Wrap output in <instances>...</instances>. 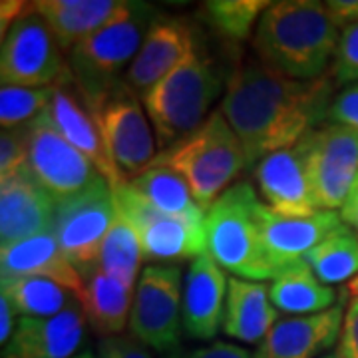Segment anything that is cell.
<instances>
[{
    "label": "cell",
    "mask_w": 358,
    "mask_h": 358,
    "mask_svg": "<svg viewBox=\"0 0 358 358\" xmlns=\"http://www.w3.org/2000/svg\"><path fill=\"white\" fill-rule=\"evenodd\" d=\"M334 96L331 76L294 80L263 62H243L231 70L219 112L243 143L249 167H255L327 124Z\"/></svg>",
    "instance_id": "cell-1"
},
{
    "label": "cell",
    "mask_w": 358,
    "mask_h": 358,
    "mask_svg": "<svg viewBox=\"0 0 358 358\" xmlns=\"http://www.w3.org/2000/svg\"><path fill=\"white\" fill-rule=\"evenodd\" d=\"M341 30L333 24L324 2H271L253 34L259 62L294 80L327 76L336 54Z\"/></svg>",
    "instance_id": "cell-2"
},
{
    "label": "cell",
    "mask_w": 358,
    "mask_h": 358,
    "mask_svg": "<svg viewBox=\"0 0 358 358\" xmlns=\"http://www.w3.org/2000/svg\"><path fill=\"white\" fill-rule=\"evenodd\" d=\"M229 74L231 70L219 64L205 44L195 42L178 68L141 98L159 152L192 134L213 114V103L225 94Z\"/></svg>",
    "instance_id": "cell-3"
},
{
    "label": "cell",
    "mask_w": 358,
    "mask_h": 358,
    "mask_svg": "<svg viewBox=\"0 0 358 358\" xmlns=\"http://www.w3.org/2000/svg\"><path fill=\"white\" fill-rule=\"evenodd\" d=\"M155 18L152 4L126 2L108 24L68 52L70 78L90 112L124 84Z\"/></svg>",
    "instance_id": "cell-4"
},
{
    "label": "cell",
    "mask_w": 358,
    "mask_h": 358,
    "mask_svg": "<svg viewBox=\"0 0 358 358\" xmlns=\"http://www.w3.org/2000/svg\"><path fill=\"white\" fill-rule=\"evenodd\" d=\"M263 201L249 181H237L205 211L207 253L231 277L247 281H273L263 237Z\"/></svg>",
    "instance_id": "cell-5"
},
{
    "label": "cell",
    "mask_w": 358,
    "mask_h": 358,
    "mask_svg": "<svg viewBox=\"0 0 358 358\" xmlns=\"http://www.w3.org/2000/svg\"><path fill=\"white\" fill-rule=\"evenodd\" d=\"M152 166L178 171L205 211L249 169L241 140L219 110L185 138L159 152Z\"/></svg>",
    "instance_id": "cell-6"
},
{
    "label": "cell",
    "mask_w": 358,
    "mask_h": 358,
    "mask_svg": "<svg viewBox=\"0 0 358 358\" xmlns=\"http://www.w3.org/2000/svg\"><path fill=\"white\" fill-rule=\"evenodd\" d=\"M129 334L155 352H176L183 331V271L178 263H150L140 273Z\"/></svg>",
    "instance_id": "cell-7"
},
{
    "label": "cell",
    "mask_w": 358,
    "mask_h": 358,
    "mask_svg": "<svg viewBox=\"0 0 358 358\" xmlns=\"http://www.w3.org/2000/svg\"><path fill=\"white\" fill-rule=\"evenodd\" d=\"M64 50L56 42L48 24L28 4L22 16L2 36L0 82L2 86L50 88L68 72Z\"/></svg>",
    "instance_id": "cell-8"
},
{
    "label": "cell",
    "mask_w": 358,
    "mask_h": 358,
    "mask_svg": "<svg viewBox=\"0 0 358 358\" xmlns=\"http://www.w3.org/2000/svg\"><path fill=\"white\" fill-rule=\"evenodd\" d=\"M92 114L102 131L108 155L124 183L152 167L159 154L154 126L141 98L126 86V82Z\"/></svg>",
    "instance_id": "cell-9"
},
{
    "label": "cell",
    "mask_w": 358,
    "mask_h": 358,
    "mask_svg": "<svg viewBox=\"0 0 358 358\" xmlns=\"http://www.w3.org/2000/svg\"><path fill=\"white\" fill-rule=\"evenodd\" d=\"M317 209L336 211L358 176V131L327 122L296 143Z\"/></svg>",
    "instance_id": "cell-10"
},
{
    "label": "cell",
    "mask_w": 358,
    "mask_h": 358,
    "mask_svg": "<svg viewBox=\"0 0 358 358\" xmlns=\"http://www.w3.org/2000/svg\"><path fill=\"white\" fill-rule=\"evenodd\" d=\"M26 169L56 203L76 197L102 181L100 171L54 128L48 110L26 126Z\"/></svg>",
    "instance_id": "cell-11"
},
{
    "label": "cell",
    "mask_w": 358,
    "mask_h": 358,
    "mask_svg": "<svg viewBox=\"0 0 358 358\" xmlns=\"http://www.w3.org/2000/svg\"><path fill=\"white\" fill-rule=\"evenodd\" d=\"M117 215L126 219L140 239L145 261L179 263L207 251L205 219L166 215L128 185L114 189Z\"/></svg>",
    "instance_id": "cell-12"
},
{
    "label": "cell",
    "mask_w": 358,
    "mask_h": 358,
    "mask_svg": "<svg viewBox=\"0 0 358 358\" xmlns=\"http://www.w3.org/2000/svg\"><path fill=\"white\" fill-rule=\"evenodd\" d=\"M115 217L114 189L106 179L76 197L56 203L54 235L78 271L98 263L103 239Z\"/></svg>",
    "instance_id": "cell-13"
},
{
    "label": "cell",
    "mask_w": 358,
    "mask_h": 358,
    "mask_svg": "<svg viewBox=\"0 0 358 358\" xmlns=\"http://www.w3.org/2000/svg\"><path fill=\"white\" fill-rule=\"evenodd\" d=\"M343 294L333 308L307 315L279 319L265 341L257 346L253 358H322L341 343L346 315Z\"/></svg>",
    "instance_id": "cell-14"
},
{
    "label": "cell",
    "mask_w": 358,
    "mask_h": 358,
    "mask_svg": "<svg viewBox=\"0 0 358 358\" xmlns=\"http://www.w3.org/2000/svg\"><path fill=\"white\" fill-rule=\"evenodd\" d=\"M56 201L22 169L0 179V245L10 247L54 231Z\"/></svg>",
    "instance_id": "cell-15"
},
{
    "label": "cell",
    "mask_w": 358,
    "mask_h": 358,
    "mask_svg": "<svg viewBox=\"0 0 358 358\" xmlns=\"http://www.w3.org/2000/svg\"><path fill=\"white\" fill-rule=\"evenodd\" d=\"M197 34L179 18L157 16L126 74V86L143 98L192 52Z\"/></svg>",
    "instance_id": "cell-16"
},
{
    "label": "cell",
    "mask_w": 358,
    "mask_h": 358,
    "mask_svg": "<svg viewBox=\"0 0 358 358\" xmlns=\"http://www.w3.org/2000/svg\"><path fill=\"white\" fill-rule=\"evenodd\" d=\"M263 237L271 265L277 275L285 268L305 261L308 251L322 243L331 233L343 225L336 211L319 209L313 215H282L263 203Z\"/></svg>",
    "instance_id": "cell-17"
},
{
    "label": "cell",
    "mask_w": 358,
    "mask_h": 358,
    "mask_svg": "<svg viewBox=\"0 0 358 358\" xmlns=\"http://www.w3.org/2000/svg\"><path fill=\"white\" fill-rule=\"evenodd\" d=\"M48 114H50L54 128L58 129L66 138V141H70L80 154L88 157L94 167L100 171V176L110 183L112 189L126 185L108 155L96 117L90 112L84 100L80 98L70 74L54 86V96H52Z\"/></svg>",
    "instance_id": "cell-18"
},
{
    "label": "cell",
    "mask_w": 358,
    "mask_h": 358,
    "mask_svg": "<svg viewBox=\"0 0 358 358\" xmlns=\"http://www.w3.org/2000/svg\"><path fill=\"white\" fill-rule=\"evenodd\" d=\"M229 277L207 251L192 259L183 279V331L211 341L223 327Z\"/></svg>",
    "instance_id": "cell-19"
},
{
    "label": "cell",
    "mask_w": 358,
    "mask_h": 358,
    "mask_svg": "<svg viewBox=\"0 0 358 358\" xmlns=\"http://www.w3.org/2000/svg\"><path fill=\"white\" fill-rule=\"evenodd\" d=\"M88 320L80 305L56 317H20L0 358H72L86 336Z\"/></svg>",
    "instance_id": "cell-20"
},
{
    "label": "cell",
    "mask_w": 358,
    "mask_h": 358,
    "mask_svg": "<svg viewBox=\"0 0 358 358\" xmlns=\"http://www.w3.org/2000/svg\"><path fill=\"white\" fill-rule=\"evenodd\" d=\"M255 181L265 205L277 213L303 217L319 211L296 145L263 157L255 166Z\"/></svg>",
    "instance_id": "cell-21"
},
{
    "label": "cell",
    "mask_w": 358,
    "mask_h": 358,
    "mask_svg": "<svg viewBox=\"0 0 358 358\" xmlns=\"http://www.w3.org/2000/svg\"><path fill=\"white\" fill-rule=\"evenodd\" d=\"M2 281L18 277H42L64 285L80 299L82 273L64 255L54 231L0 249Z\"/></svg>",
    "instance_id": "cell-22"
},
{
    "label": "cell",
    "mask_w": 358,
    "mask_h": 358,
    "mask_svg": "<svg viewBox=\"0 0 358 358\" xmlns=\"http://www.w3.org/2000/svg\"><path fill=\"white\" fill-rule=\"evenodd\" d=\"M126 0H36L30 8L48 24L68 54L96 34L124 8Z\"/></svg>",
    "instance_id": "cell-23"
},
{
    "label": "cell",
    "mask_w": 358,
    "mask_h": 358,
    "mask_svg": "<svg viewBox=\"0 0 358 358\" xmlns=\"http://www.w3.org/2000/svg\"><path fill=\"white\" fill-rule=\"evenodd\" d=\"M279 320L265 282L229 277L221 331L243 345H261Z\"/></svg>",
    "instance_id": "cell-24"
},
{
    "label": "cell",
    "mask_w": 358,
    "mask_h": 358,
    "mask_svg": "<svg viewBox=\"0 0 358 358\" xmlns=\"http://www.w3.org/2000/svg\"><path fill=\"white\" fill-rule=\"evenodd\" d=\"M80 307L94 333H98L102 338L124 334L126 327H129L134 289L114 281L110 275L103 273L98 263L80 268Z\"/></svg>",
    "instance_id": "cell-25"
},
{
    "label": "cell",
    "mask_w": 358,
    "mask_h": 358,
    "mask_svg": "<svg viewBox=\"0 0 358 358\" xmlns=\"http://www.w3.org/2000/svg\"><path fill=\"white\" fill-rule=\"evenodd\" d=\"M268 296L279 313L291 317L324 313L341 299L333 287L319 281L307 261L281 271L268 285Z\"/></svg>",
    "instance_id": "cell-26"
},
{
    "label": "cell",
    "mask_w": 358,
    "mask_h": 358,
    "mask_svg": "<svg viewBox=\"0 0 358 358\" xmlns=\"http://www.w3.org/2000/svg\"><path fill=\"white\" fill-rule=\"evenodd\" d=\"M126 185L166 215L205 219V209L195 201L187 181L169 167L152 166Z\"/></svg>",
    "instance_id": "cell-27"
},
{
    "label": "cell",
    "mask_w": 358,
    "mask_h": 358,
    "mask_svg": "<svg viewBox=\"0 0 358 358\" xmlns=\"http://www.w3.org/2000/svg\"><path fill=\"white\" fill-rule=\"evenodd\" d=\"M2 294L20 317L46 319L80 305L74 291L42 277H18L2 281Z\"/></svg>",
    "instance_id": "cell-28"
},
{
    "label": "cell",
    "mask_w": 358,
    "mask_h": 358,
    "mask_svg": "<svg viewBox=\"0 0 358 358\" xmlns=\"http://www.w3.org/2000/svg\"><path fill=\"white\" fill-rule=\"evenodd\" d=\"M319 281L324 285L352 281L358 277V235L348 225H341L305 257Z\"/></svg>",
    "instance_id": "cell-29"
},
{
    "label": "cell",
    "mask_w": 358,
    "mask_h": 358,
    "mask_svg": "<svg viewBox=\"0 0 358 358\" xmlns=\"http://www.w3.org/2000/svg\"><path fill=\"white\" fill-rule=\"evenodd\" d=\"M141 261H145V257L136 231L129 227L126 219L117 215L103 239L98 265L114 281L122 282L128 289H136L140 279L138 273H140Z\"/></svg>",
    "instance_id": "cell-30"
},
{
    "label": "cell",
    "mask_w": 358,
    "mask_h": 358,
    "mask_svg": "<svg viewBox=\"0 0 358 358\" xmlns=\"http://www.w3.org/2000/svg\"><path fill=\"white\" fill-rule=\"evenodd\" d=\"M268 4L267 0H209L201 4V16L223 40L243 42L251 32L255 34Z\"/></svg>",
    "instance_id": "cell-31"
},
{
    "label": "cell",
    "mask_w": 358,
    "mask_h": 358,
    "mask_svg": "<svg viewBox=\"0 0 358 358\" xmlns=\"http://www.w3.org/2000/svg\"><path fill=\"white\" fill-rule=\"evenodd\" d=\"M54 86L50 88H0V124L2 129L24 128L44 114L52 103Z\"/></svg>",
    "instance_id": "cell-32"
},
{
    "label": "cell",
    "mask_w": 358,
    "mask_h": 358,
    "mask_svg": "<svg viewBox=\"0 0 358 358\" xmlns=\"http://www.w3.org/2000/svg\"><path fill=\"white\" fill-rule=\"evenodd\" d=\"M331 78L336 86L358 84V24H352L341 32L336 54H334Z\"/></svg>",
    "instance_id": "cell-33"
},
{
    "label": "cell",
    "mask_w": 358,
    "mask_h": 358,
    "mask_svg": "<svg viewBox=\"0 0 358 358\" xmlns=\"http://www.w3.org/2000/svg\"><path fill=\"white\" fill-rule=\"evenodd\" d=\"M28 164V136L24 128L2 129L0 136V179L10 178L26 169Z\"/></svg>",
    "instance_id": "cell-34"
},
{
    "label": "cell",
    "mask_w": 358,
    "mask_h": 358,
    "mask_svg": "<svg viewBox=\"0 0 358 358\" xmlns=\"http://www.w3.org/2000/svg\"><path fill=\"white\" fill-rule=\"evenodd\" d=\"M96 358H154V355L150 346L128 333L100 338Z\"/></svg>",
    "instance_id": "cell-35"
},
{
    "label": "cell",
    "mask_w": 358,
    "mask_h": 358,
    "mask_svg": "<svg viewBox=\"0 0 358 358\" xmlns=\"http://www.w3.org/2000/svg\"><path fill=\"white\" fill-rule=\"evenodd\" d=\"M329 122L358 131V84L346 86L334 96L329 110Z\"/></svg>",
    "instance_id": "cell-36"
},
{
    "label": "cell",
    "mask_w": 358,
    "mask_h": 358,
    "mask_svg": "<svg viewBox=\"0 0 358 358\" xmlns=\"http://www.w3.org/2000/svg\"><path fill=\"white\" fill-rule=\"evenodd\" d=\"M338 350L345 358H358V296H352L346 307L345 327H343Z\"/></svg>",
    "instance_id": "cell-37"
},
{
    "label": "cell",
    "mask_w": 358,
    "mask_h": 358,
    "mask_svg": "<svg viewBox=\"0 0 358 358\" xmlns=\"http://www.w3.org/2000/svg\"><path fill=\"white\" fill-rule=\"evenodd\" d=\"M185 358H253V352H249L245 346L233 345L227 341H215L211 345L195 348Z\"/></svg>",
    "instance_id": "cell-38"
},
{
    "label": "cell",
    "mask_w": 358,
    "mask_h": 358,
    "mask_svg": "<svg viewBox=\"0 0 358 358\" xmlns=\"http://www.w3.org/2000/svg\"><path fill=\"white\" fill-rule=\"evenodd\" d=\"M324 6L341 32L348 26L358 24V0H327Z\"/></svg>",
    "instance_id": "cell-39"
},
{
    "label": "cell",
    "mask_w": 358,
    "mask_h": 358,
    "mask_svg": "<svg viewBox=\"0 0 358 358\" xmlns=\"http://www.w3.org/2000/svg\"><path fill=\"white\" fill-rule=\"evenodd\" d=\"M16 324H18L16 310L10 305V301L4 294H0V345H8V341L13 338L14 331H16Z\"/></svg>",
    "instance_id": "cell-40"
},
{
    "label": "cell",
    "mask_w": 358,
    "mask_h": 358,
    "mask_svg": "<svg viewBox=\"0 0 358 358\" xmlns=\"http://www.w3.org/2000/svg\"><path fill=\"white\" fill-rule=\"evenodd\" d=\"M338 215L343 219V223L348 225L358 235V176L355 179V183H352L348 195H346L345 203L338 209Z\"/></svg>",
    "instance_id": "cell-41"
},
{
    "label": "cell",
    "mask_w": 358,
    "mask_h": 358,
    "mask_svg": "<svg viewBox=\"0 0 358 358\" xmlns=\"http://www.w3.org/2000/svg\"><path fill=\"white\" fill-rule=\"evenodd\" d=\"M26 8H28V4L22 0H2V4H0V32H2V36L22 16Z\"/></svg>",
    "instance_id": "cell-42"
},
{
    "label": "cell",
    "mask_w": 358,
    "mask_h": 358,
    "mask_svg": "<svg viewBox=\"0 0 358 358\" xmlns=\"http://www.w3.org/2000/svg\"><path fill=\"white\" fill-rule=\"evenodd\" d=\"M348 291L352 293V296H358V277H355L352 281L348 282Z\"/></svg>",
    "instance_id": "cell-43"
},
{
    "label": "cell",
    "mask_w": 358,
    "mask_h": 358,
    "mask_svg": "<svg viewBox=\"0 0 358 358\" xmlns=\"http://www.w3.org/2000/svg\"><path fill=\"white\" fill-rule=\"evenodd\" d=\"M72 358H96V355H94L92 350H82V352H78L76 357Z\"/></svg>",
    "instance_id": "cell-44"
},
{
    "label": "cell",
    "mask_w": 358,
    "mask_h": 358,
    "mask_svg": "<svg viewBox=\"0 0 358 358\" xmlns=\"http://www.w3.org/2000/svg\"><path fill=\"white\" fill-rule=\"evenodd\" d=\"M322 358H345V357H343V352H341V350H338V346H336L333 352L324 355V357H322Z\"/></svg>",
    "instance_id": "cell-45"
},
{
    "label": "cell",
    "mask_w": 358,
    "mask_h": 358,
    "mask_svg": "<svg viewBox=\"0 0 358 358\" xmlns=\"http://www.w3.org/2000/svg\"><path fill=\"white\" fill-rule=\"evenodd\" d=\"M166 358H183V357H181V352H179V350H176V352H171V355H167Z\"/></svg>",
    "instance_id": "cell-46"
}]
</instances>
